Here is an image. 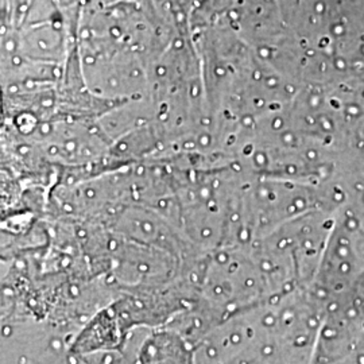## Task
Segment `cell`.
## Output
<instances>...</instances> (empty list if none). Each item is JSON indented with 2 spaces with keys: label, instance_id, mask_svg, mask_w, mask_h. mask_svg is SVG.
I'll return each instance as SVG.
<instances>
[{
  "label": "cell",
  "instance_id": "obj_1",
  "mask_svg": "<svg viewBox=\"0 0 364 364\" xmlns=\"http://www.w3.org/2000/svg\"><path fill=\"white\" fill-rule=\"evenodd\" d=\"M189 355L180 338L161 333L144 344L141 358L144 364H191Z\"/></svg>",
  "mask_w": 364,
  "mask_h": 364
}]
</instances>
